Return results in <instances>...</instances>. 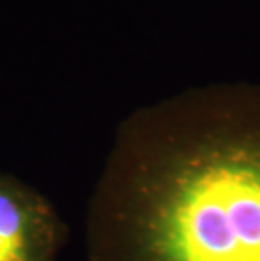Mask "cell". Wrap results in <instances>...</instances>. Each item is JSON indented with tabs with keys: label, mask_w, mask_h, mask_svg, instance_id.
I'll list each match as a JSON object with an SVG mask.
<instances>
[{
	"label": "cell",
	"mask_w": 260,
	"mask_h": 261,
	"mask_svg": "<svg viewBox=\"0 0 260 261\" xmlns=\"http://www.w3.org/2000/svg\"><path fill=\"white\" fill-rule=\"evenodd\" d=\"M88 261H260V85L213 83L119 126L86 214Z\"/></svg>",
	"instance_id": "obj_1"
},
{
	"label": "cell",
	"mask_w": 260,
	"mask_h": 261,
	"mask_svg": "<svg viewBox=\"0 0 260 261\" xmlns=\"http://www.w3.org/2000/svg\"><path fill=\"white\" fill-rule=\"evenodd\" d=\"M68 229L53 204L0 172V261H58Z\"/></svg>",
	"instance_id": "obj_2"
}]
</instances>
